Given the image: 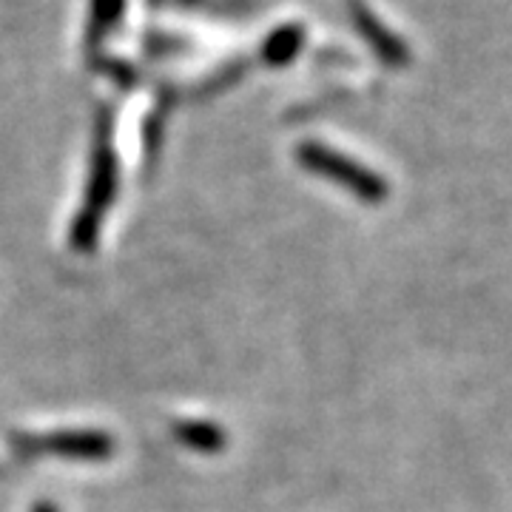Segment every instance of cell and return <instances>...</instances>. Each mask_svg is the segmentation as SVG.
Returning a JSON list of instances; mask_svg holds the SVG:
<instances>
[{
    "instance_id": "cell-1",
    "label": "cell",
    "mask_w": 512,
    "mask_h": 512,
    "mask_svg": "<svg viewBox=\"0 0 512 512\" xmlns=\"http://www.w3.org/2000/svg\"><path fill=\"white\" fill-rule=\"evenodd\" d=\"M299 160L308 165L311 171H316V174L328 177L333 183L345 185L362 202H373L376 205V202L387 200V183H384L382 177H376L370 168L353 163V160L330 151V148L305 146L299 151Z\"/></svg>"
},
{
    "instance_id": "cell-2",
    "label": "cell",
    "mask_w": 512,
    "mask_h": 512,
    "mask_svg": "<svg viewBox=\"0 0 512 512\" xmlns=\"http://www.w3.org/2000/svg\"><path fill=\"white\" fill-rule=\"evenodd\" d=\"M40 447L77 458H103L111 453V441L100 433H55L40 441Z\"/></svg>"
},
{
    "instance_id": "cell-4",
    "label": "cell",
    "mask_w": 512,
    "mask_h": 512,
    "mask_svg": "<svg viewBox=\"0 0 512 512\" xmlns=\"http://www.w3.org/2000/svg\"><path fill=\"white\" fill-rule=\"evenodd\" d=\"M35 512H55V507H37Z\"/></svg>"
},
{
    "instance_id": "cell-3",
    "label": "cell",
    "mask_w": 512,
    "mask_h": 512,
    "mask_svg": "<svg viewBox=\"0 0 512 512\" xmlns=\"http://www.w3.org/2000/svg\"><path fill=\"white\" fill-rule=\"evenodd\" d=\"M177 436L185 439L188 447H197V450H220L222 447V433L214 427V424H205V421H197V424H183L177 427Z\"/></svg>"
}]
</instances>
